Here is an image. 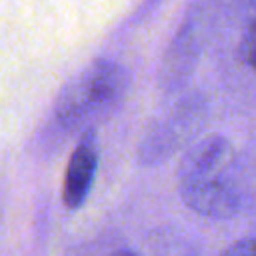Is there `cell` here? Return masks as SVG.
Segmentation results:
<instances>
[{
	"instance_id": "cell-4",
	"label": "cell",
	"mask_w": 256,
	"mask_h": 256,
	"mask_svg": "<svg viewBox=\"0 0 256 256\" xmlns=\"http://www.w3.org/2000/svg\"><path fill=\"white\" fill-rule=\"evenodd\" d=\"M238 56H240L242 64L256 70V14L250 18V22H248V26L240 38Z\"/></svg>"
},
{
	"instance_id": "cell-5",
	"label": "cell",
	"mask_w": 256,
	"mask_h": 256,
	"mask_svg": "<svg viewBox=\"0 0 256 256\" xmlns=\"http://www.w3.org/2000/svg\"><path fill=\"white\" fill-rule=\"evenodd\" d=\"M218 256H256V240L244 238V240L232 244L230 248H226L224 252H220Z\"/></svg>"
},
{
	"instance_id": "cell-6",
	"label": "cell",
	"mask_w": 256,
	"mask_h": 256,
	"mask_svg": "<svg viewBox=\"0 0 256 256\" xmlns=\"http://www.w3.org/2000/svg\"><path fill=\"white\" fill-rule=\"evenodd\" d=\"M114 256H140V254H136V252H130V250H122V252H116Z\"/></svg>"
},
{
	"instance_id": "cell-2",
	"label": "cell",
	"mask_w": 256,
	"mask_h": 256,
	"mask_svg": "<svg viewBox=\"0 0 256 256\" xmlns=\"http://www.w3.org/2000/svg\"><path fill=\"white\" fill-rule=\"evenodd\" d=\"M232 158L234 150L230 140L220 134H210L192 144L190 150L182 156L178 166V184L192 186L226 180Z\"/></svg>"
},
{
	"instance_id": "cell-3",
	"label": "cell",
	"mask_w": 256,
	"mask_h": 256,
	"mask_svg": "<svg viewBox=\"0 0 256 256\" xmlns=\"http://www.w3.org/2000/svg\"><path fill=\"white\" fill-rule=\"evenodd\" d=\"M96 170H98V152L88 134L74 148L68 160V166H66V176H64V186H62V202L66 204V208L76 210L84 204L94 184Z\"/></svg>"
},
{
	"instance_id": "cell-1",
	"label": "cell",
	"mask_w": 256,
	"mask_h": 256,
	"mask_svg": "<svg viewBox=\"0 0 256 256\" xmlns=\"http://www.w3.org/2000/svg\"><path fill=\"white\" fill-rule=\"evenodd\" d=\"M128 90V72L112 60H94L72 80L54 104V116L64 128H82L106 118Z\"/></svg>"
}]
</instances>
